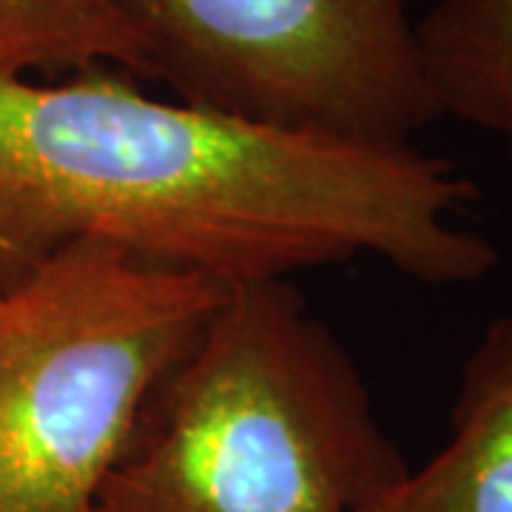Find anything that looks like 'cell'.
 I'll use <instances>...</instances> for the list:
<instances>
[{
    "label": "cell",
    "instance_id": "cell-1",
    "mask_svg": "<svg viewBox=\"0 0 512 512\" xmlns=\"http://www.w3.org/2000/svg\"><path fill=\"white\" fill-rule=\"evenodd\" d=\"M441 154L239 120L120 69L0 74V282L80 239L222 285L373 256L421 285L490 276Z\"/></svg>",
    "mask_w": 512,
    "mask_h": 512
},
{
    "label": "cell",
    "instance_id": "cell-2",
    "mask_svg": "<svg viewBox=\"0 0 512 512\" xmlns=\"http://www.w3.org/2000/svg\"><path fill=\"white\" fill-rule=\"evenodd\" d=\"M407 470L291 279L237 282L154 390L94 512H365Z\"/></svg>",
    "mask_w": 512,
    "mask_h": 512
},
{
    "label": "cell",
    "instance_id": "cell-3",
    "mask_svg": "<svg viewBox=\"0 0 512 512\" xmlns=\"http://www.w3.org/2000/svg\"><path fill=\"white\" fill-rule=\"evenodd\" d=\"M225 288L92 239L0 282V512H94Z\"/></svg>",
    "mask_w": 512,
    "mask_h": 512
},
{
    "label": "cell",
    "instance_id": "cell-4",
    "mask_svg": "<svg viewBox=\"0 0 512 512\" xmlns=\"http://www.w3.org/2000/svg\"><path fill=\"white\" fill-rule=\"evenodd\" d=\"M419 0H123L148 83L239 120L413 143L439 120Z\"/></svg>",
    "mask_w": 512,
    "mask_h": 512
},
{
    "label": "cell",
    "instance_id": "cell-5",
    "mask_svg": "<svg viewBox=\"0 0 512 512\" xmlns=\"http://www.w3.org/2000/svg\"><path fill=\"white\" fill-rule=\"evenodd\" d=\"M365 512H512V311L464 359L450 439Z\"/></svg>",
    "mask_w": 512,
    "mask_h": 512
},
{
    "label": "cell",
    "instance_id": "cell-6",
    "mask_svg": "<svg viewBox=\"0 0 512 512\" xmlns=\"http://www.w3.org/2000/svg\"><path fill=\"white\" fill-rule=\"evenodd\" d=\"M416 40L439 117L495 137L512 163V0H427Z\"/></svg>",
    "mask_w": 512,
    "mask_h": 512
},
{
    "label": "cell",
    "instance_id": "cell-7",
    "mask_svg": "<svg viewBox=\"0 0 512 512\" xmlns=\"http://www.w3.org/2000/svg\"><path fill=\"white\" fill-rule=\"evenodd\" d=\"M120 69L148 83L143 37L123 0H0V74Z\"/></svg>",
    "mask_w": 512,
    "mask_h": 512
}]
</instances>
